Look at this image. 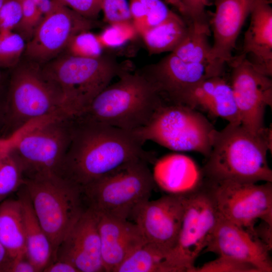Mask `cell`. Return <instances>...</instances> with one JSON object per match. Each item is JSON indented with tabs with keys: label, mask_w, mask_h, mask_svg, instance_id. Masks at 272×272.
<instances>
[{
	"label": "cell",
	"mask_w": 272,
	"mask_h": 272,
	"mask_svg": "<svg viewBox=\"0 0 272 272\" xmlns=\"http://www.w3.org/2000/svg\"><path fill=\"white\" fill-rule=\"evenodd\" d=\"M4 102L0 100V131L4 127Z\"/></svg>",
	"instance_id": "f6af8a7d"
},
{
	"label": "cell",
	"mask_w": 272,
	"mask_h": 272,
	"mask_svg": "<svg viewBox=\"0 0 272 272\" xmlns=\"http://www.w3.org/2000/svg\"><path fill=\"white\" fill-rule=\"evenodd\" d=\"M220 218L211 182L203 179L186 193L182 223L173 251L186 272H194L198 256L207 247Z\"/></svg>",
	"instance_id": "30bf717a"
},
{
	"label": "cell",
	"mask_w": 272,
	"mask_h": 272,
	"mask_svg": "<svg viewBox=\"0 0 272 272\" xmlns=\"http://www.w3.org/2000/svg\"><path fill=\"white\" fill-rule=\"evenodd\" d=\"M187 22L185 35L171 52L184 61L208 66L217 75L222 76L213 67L210 62L212 46L208 40L211 34L209 22L187 20Z\"/></svg>",
	"instance_id": "484cf974"
},
{
	"label": "cell",
	"mask_w": 272,
	"mask_h": 272,
	"mask_svg": "<svg viewBox=\"0 0 272 272\" xmlns=\"http://www.w3.org/2000/svg\"><path fill=\"white\" fill-rule=\"evenodd\" d=\"M41 67L59 94L63 110L71 117L80 114L122 72L112 58L102 55L86 58L66 54Z\"/></svg>",
	"instance_id": "277c9868"
},
{
	"label": "cell",
	"mask_w": 272,
	"mask_h": 272,
	"mask_svg": "<svg viewBox=\"0 0 272 272\" xmlns=\"http://www.w3.org/2000/svg\"><path fill=\"white\" fill-rule=\"evenodd\" d=\"M115 272H186L173 250L146 242L133 252Z\"/></svg>",
	"instance_id": "cb8c5ba5"
},
{
	"label": "cell",
	"mask_w": 272,
	"mask_h": 272,
	"mask_svg": "<svg viewBox=\"0 0 272 272\" xmlns=\"http://www.w3.org/2000/svg\"><path fill=\"white\" fill-rule=\"evenodd\" d=\"M64 5L81 15L94 20L101 12V0H60Z\"/></svg>",
	"instance_id": "74e56055"
},
{
	"label": "cell",
	"mask_w": 272,
	"mask_h": 272,
	"mask_svg": "<svg viewBox=\"0 0 272 272\" xmlns=\"http://www.w3.org/2000/svg\"><path fill=\"white\" fill-rule=\"evenodd\" d=\"M73 117L61 116L34 129L12 151L25 179L59 176L72 134Z\"/></svg>",
	"instance_id": "9c48e42d"
},
{
	"label": "cell",
	"mask_w": 272,
	"mask_h": 272,
	"mask_svg": "<svg viewBox=\"0 0 272 272\" xmlns=\"http://www.w3.org/2000/svg\"><path fill=\"white\" fill-rule=\"evenodd\" d=\"M22 167L12 152L0 159V203L23 185Z\"/></svg>",
	"instance_id": "83f0119b"
},
{
	"label": "cell",
	"mask_w": 272,
	"mask_h": 272,
	"mask_svg": "<svg viewBox=\"0 0 272 272\" xmlns=\"http://www.w3.org/2000/svg\"><path fill=\"white\" fill-rule=\"evenodd\" d=\"M209 181L218 212L224 219L255 237L257 221L272 222V182Z\"/></svg>",
	"instance_id": "8fae6325"
},
{
	"label": "cell",
	"mask_w": 272,
	"mask_h": 272,
	"mask_svg": "<svg viewBox=\"0 0 272 272\" xmlns=\"http://www.w3.org/2000/svg\"><path fill=\"white\" fill-rule=\"evenodd\" d=\"M271 152V128L258 134L241 124L228 123L216 130L211 151L201 168L203 178L212 182H272L267 159Z\"/></svg>",
	"instance_id": "7a4b0ae2"
},
{
	"label": "cell",
	"mask_w": 272,
	"mask_h": 272,
	"mask_svg": "<svg viewBox=\"0 0 272 272\" xmlns=\"http://www.w3.org/2000/svg\"><path fill=\"white\" fill-rule=\"evenodd\" d=\"M13 261L12 258L0 242V272H8Z\"/></svg>",
	"instance_id": "b9f144b4"
},
{
	"label": "cell",
	"mask_w": 272,
	"mask_h": 272,
	"mask_svg": "<svg viewBox=\"0 0 272 272\" xmlns=\"http://www.w3.org/2000/svg\"><path fill=\"white\" fill-rule=\"evenodd\" d=\"M1 79H2V75H1V73L0 71V82H1Z\"/></svg>",
	"instance_id": "7dc6e473"
},
{
	"label": "cell",
	"mask_w": 272,
	"mask_h": 272,
	"mask_svg": "<svg viewBox=\"0 0 272 272\" xmlns=\"http://www.w3.org/2000/svg\"><path fill=\"white\" fill-rule=\"evenodd\" d=\"M55 260L68 262L79 272L105 271L96 212L84 211L59 245Z\"/></svg>",
	"instance_id": "9a60e30c"
},
{
	"label": "cell",
	"mask_w": 272,
	"mask_h": 272,
	"mask_svg": "<svg viewBox=\"0 0 272 272\" xmlns=\"http://www.w3.org/2000/svg\"><path fill=\"white\" fill-rule=\"evenodd\" d=\"M137 34L132 22H123L108 24L97 35L103 48H113L124 45Z\"/></svg>",
	"instance_id": "4dcf8cb0"
},
{
	"label": "cell",
	"mask_w": 272,
	"mask_h": 272,
	"mask_svg": "<svg viewBox=\"0 0 272 272\" xmlns=\"http://www.w3.org/2000/svg\"><path fill=\"white\" fill-rule=\"evenodd\" d=\"M6 0H0V8Z\"/></svg>",
	"instance_id": "bcb514c9"
},
{
	"label": "cell",
	"mask_w": 272,
	"mask_h": 272,
	"mask_svg": "<svg viewBox=\"0 0 272 272\" xmlns=\"http://www.w3.org/2000/svg\"><path fill=\"white\" fill-rule=\"evenodd\" d=\"M257 1L214 0L215 12L209 22L214 36L210 60L219 73L222 74L225 63L233 59L238 37Z\"/></svg>",
	"instance_id": "e0dca14e"
},
{
	"label": "cell",
	"mask_w": 272,
	"mask_h": 272,
	"mask_svg": "<svg viewBox=\"0 0 272 272\" xmlns=\"http://www.w3.org/2000/svg\"><path fill=\"white\" fill-rule=\"evenodd\" d=\"M143 145L131 131L74 117L59 176L83 188L128 162L150 161Z\"/></svg>",
	"instance_id": "6da1fadb"
},
{
	"label": "cell",
	"mask_w": 272,
	"mask_h": 272,
	"mask_svg": "<svg viewBox=\"0 0 272 272\" xmlns=\"http://www.w3.org/2000/svg\"><path fill=\"white\" fill-rule=\"evenodd\" d=\"M166 4L171 5L176 9L183 16L185 17V10L181 0H162Z\"/></svg>",
	"instance_id": "ee69618b"
},
{
	"label": "cell",
	"mask_w": 272,
	"mask_h": 272,
	"mask_svg": "<svg viewBox=\"0 0 272 272\" xmlns=\"http://www.w3.org/2000/svg\"><path fill=\"white\" fill-rule=\"evenodd\" d=\"M185 10L187 20L193 22L208 21L207 7L212 4L211 0H181Z\"/></svg>",
	"instance_id": "f35d334b"
},
{
	"label": "cell",
	"mask_w": 272,
	"mask_h": 272,
	"mask_svg": "<svg viewBox=\"0 0 272 272\" xmlns=\"http://www.w3.org/2000/svg\"><path fill=\"white\" fill-rule=\"evenodd\" d=\"M96 214L104 271L115 272L126 259L146 241L134 222Z\"/></svg>",
	"instance_id": "d6986e66"
},
{
	"label": "cell",
	"mask_w": 272,
	"mask_h": 272,
	"mask_svg": "<svg viewBox=\"0 0 272 272\" xmlns=\"http://www.w3.org/2000/svg\"><path fill=\"white\" fill-rule=\"evenodd\" d=\"M229 64L230 84L241 124L253 133H260L265 128L266 108L272 104L271 77L259 71L246 56H234Z\"/></svg>",
	"instance_id": "4fadbf2b"
},
{
	"label": "cell",
	"mask_w": 272,
	"mask_h": 272,
	"mask_svg": "<svg viewBox=\"0 0 272 272\" xmlns=\"http://www.w3.org/2000/svg\"><path fill=\"white\" fill-rule=\"evenodd\" d=\"M170 102L221 118L228 123L241 124L231 86L222 76L209 78L187 88Z\"/></svg>",
	"instance_id": "ac0fdd59"
},
{
	"label": "cell",
	"mask_w": 272,
	"mask_h": 272,
	"mask_svg": "<svg viewBox=\"0 0 272 272\" xmlns=\"http://www.w3.org/2000/svg\"><path fill=\"white\" fill-rule=\"evenodd\" d=\"M271 249L244 229L220 215L209 242L202 252L230 257L250 264L259 272L272 271Z\"/></svg>",
	"instance_id": "2e32d148"
},
{
	"label": "cell",
	"mask_w": 272,
	"mask_h": 272,
	"mask_svg": "<svg viewBox=\"0 0 272 272\" xmlns=\"http://www.w3.org/2000/svg\"><path fill=\"white\" fill-rule=\"evenodd\" d=\"M40 124L39 119H33L12 133L0 137V159L11 153L25 135Z\"/></svg>",
	"instance_id": "d590c367"
},
{
	"label": "cell",
	"mask_w": 272,
	"mask_h": 272,
	"mask_svg": "<svg viewBox=\"0 0 272 272\" xmlns=\"http://www.w3.org/2000/svg\"><path fill=\"white\" fill-rule=\"evenodd\" d=\"M22 15L21 21L14 31L28 41L40 22L43 15L31 0H21Z\"/></svg>",
	"instance_id": "1f68e13d"
},
{
	"label": "cell",
	"mask_w": 272,
	"mask_h": 272,
	"mask_svg": "<svg viewBox=\"0 0 272 272\" xmlns=\"http://www.w3.org/2000/svg\"><path fill=\"white\" fill-rule=\"evenodd\" d=\"M22 15L21 0H6L0 8V32L14 31Z\"/></svg>",
	"instance_id": "e575fe53"
},
{
	"label": "cell",
	"mask_w": 272,
	"mask_h": 272,
	"mask_svg": "<svg viewBox=\"0 0 272 272\" xmlns=\"http://www.w3.org/2000/svg\"><path fill=\"white\" fill-rule=\"evenodd\" d=\"M119 76L76 116L128 131L145 125L163 98L143 73L122 72Z\"/></svg>",
	"instance_id": "3957f363"
},
{
	"label": "cell",
	"mask_w": 272,
	"mask_h": 272,
	"mask_svg": "<svg viewBox=\"0 0 272 272\" xmlns=\"http://www.w3.org/2000/svg\"><path fill=\"white\" fill-rule=\"evenodd\" d=\"M95 22L60 0H51L50 9L43 16L32 37L26 44L24 53L32 62L46 63L65 50L76 34L96 26Z\"/></svg>",
	"instance_id": "7c38bea8"
},
{
	"label": "cell",
	"mask_w": 272,
	"mask_h": 272,
	"mask_svg": "<svg viewBox=\"0 0 272 272\" xmlns=\"http://www.w3.org/2000/svg\"><path fill=\"white\" fill-rule=\"evenodd\" d=\"M216 131L201 112L163 101L145 125L131 131L142 144L150 141L175 151L197 152L206 158Z\"/></svg>",
	"instance_id": "8992f818"
},
{
	"label": "cell",
	"mask_w": 272,
	"mask_h": 272,
	"mask_svg": "<svg viewBox=\"0 0 272 272\" xmlns=\"http://www.w3.org/2000/svg\"><path fill=\"white\" fill-rule=\"evenodd\" d=\"M24 186L51 243V263L59 245L87 208L82 188L57 175L25 179Z\"/></svg>",
	"instance_id": "52a82bcc"
},
{
	"label": "cell",
	"mask_w": 272,
	"mask_h": 272,
	"mask_svg": "<svg viewBox=\"0 0 272 272\" xmlns=\"http://www.w3.org/2000/svg\"><path fill=\"white\" fill-rule=\"evenodd\" d=\"M16 192L22 208L26 255L38 271H43L51 261V243L37 217L24 184Z\"/></svg>",
	"instance_id": "603a6c76"
},
{
	"label": "cell",
	"mask_w": 272,
	"mask_h": 272,
	"mask_svg": "<svg viewBox=\"0 0 272 272\" xmlns=\"http://www.w3.org/2000/svg\"><path fill=\"white\" fill-rule=\"evenodd\" d=\"M187 22L172 12L163 22L147 29L140 35L152 54L173 51L186 34Z\"/></svg>",
	"instance_id": "4316f807"
},
{
	"label": "cell",
	"mask_w": 272,
	"mask_h": 272,
	"mask_svg": "<svg viewBox=\"0 0 272 272\" xmlns=\"http://www.w3.org/2000/svg\"><path fill=\"white\" fill-rule=\"evenodd\" d=\"M143 74L154 85L161 97L169 101L187 88L218 76L209 66L184 61L172 52Z\"/></svg>",
	"instance_id": "ffe728a7"
},
{
	"label": "cell",
	"mask_w": 272,
	"mask_h": 272,
	"mask_svg": "<svg viewBox=\"0 0 272 272\" xmlns=\"http://www.w3.org/2000/svg\"><path fill=\"white\" fill-rule=\"evenodd\" d=\"M186 198V193H168L139 206L131 218L146 242L165 250H174L182 223Z\"/></svg>",
	"instance_id": "5bb4252c"
},
{
	"label": "cell",
	"mask_w": 272,
	"mask_h": 272,
	"mask_svg": "<svg viewBox=\"0 0 272 272\" xmlns=\"http://www.w3.org/2000/svg\"><path fill=\"white\" fill-rule=\"evenodd\" d=\"M31 62L17 65L10 79L3 107V129L7 130L8 134L36 118L51 115L70 117L41 66Z\"/></svg>",
	"instance_id": "ba28073f"
},
{
	"label": "cell",
	"mask_w": 272,
	"mask_h": 272,
	"mask_svg": "<svg viewBox=\"0 0 272 272\" xmlns=\"http://www.w3.org/2000/svg\"><path fill=\"white\" fill-rule=\"evenodd\" d=\"M8 272H38L27 255L13 260Z\"/></svg>",
	"instance_id": "ab89813d"
},
{
	"label": "cell",
	"mask_w": 272,
	"mask_h": 272,
	"mask_svg": "<svg viewBox=\"0 0 272 272\" xmlns=\"http://www.w3.org/2000/svg\"><path fill=\"white\" fill-rule=\"evenodd\" d=\"M43 272H79L71 263L63 261L55 260L48 264Z\"/></svg>",
	"instance_id": "60d3db41"
},
{
	"label": "cell",
	"mask_w": 272,
	"mask_h": 272,
	"mask_svg": "<svg viewBox=\"0 0 272 272\" xmlns=\"http://www.w3.org/2000/svg\"><path fill=\"white\" fill-rule=\"evenodd\" d=\"M103 49L97 34L86 30L74 36L65 50L72 56L96 58L102 56Z\"/></svg>",
	"instance_id": "f546056e"
},
{
	"label": "cell",
	"mask_w": 272,
	"mask_h": 272,
	"mask_svg": "<svg viewBox=\"0 0 272 272\" xmlns=\"http://www.w3.org/2000/svg\"><path fill=\"white\" fill-rule=\"evenodd\" d=\"M149 160L128 162L82 188L87 208L97 213L129 220L150 199L156 185Z\"/></svg>",
	"instance_id": "5b68a950"
},
{
	"label": "cell",
	"mask_w": 272,
	"mask_h": 272,
	"mask_svg": "<svg viewBox=\"0 0 272 272\" xmlns=\"http://www.w3.org/2000/svg\"><path fill=\"white\" fill-rule=\"evenodd\" d=\"M250 23L244 34L242 51L261 72L272 75V8L269 0H258L251 13Z\"/></svg>",
	"instance_id": "44dd1931"
},
{
	"label": "cell",
	"mask_w": 272,
	"mask_h": 272,
	"mask_svg": "<svg viewBox=\"0 0 272 272\" xmlns=\"http://www.w3.org/2000/svg\"><path fill=\"white\" fill-rule=\"evenodd\" d=\"M101 8L104 21L108 24L132 22L127 0H101Z\"/></svg>",
	"instance_id": "836d02e7"
},
{
	"label": "cell",
	"mask_w": 272,
	"mask_h": 272,
	"mask_svg": "<svg viewBox=\"0 0 272 272\" xmlns=\"http://www.w3.org/2000/svg\"><path fill=\"white\" fill-rule=\"evenodd\" d=\"M0 242L13 260L26 255L22 208L18 197L0 203Z\"/></svg>",
	"instance_id": "d4e9b609"
},
{
	"label": "cell",
	"mask_w": 272,
	"mask_h": 272,
	"mask_svg": "<svg viewBox=\"0 0 272 272\" xmlns=\"http://www.w3.org/2000/svg\"><path fill=\"white\" fill-rule=\"evenodd\" d=\"M141 1L144 5L147 12L144 28L141 33L163 22L172 12L162 0Z\"/></svg>",
	"instance_id": "8d00e7d4"
},
{
	"label": "cell",
	"mask_w": 272,
	"mask_h": 272,
	"mask_svg": "<svg viewBox=\"0 0 272 272\" xmlns=\"http://www.w3.org/2000/svg\"><path fill=\"white\" fill-rule=\"evenodd\" d=\"M25 40L14 31L0 32V69L16 66L23 53Z\"/></svg>",
	"instance_id": "f1b7e54d"
},
{
	"label": "cell",
	"mask_w": 272,
	"mask_h": 272,
	"mask_svg": "<svg viewBox=\"0 0 272 272\" xmlns=\"http://www.w3.org/2000/svg\"><path fill=\"white\" fill-rule=\"evenodd\" d=\"M43 16L46 14L51 7V0H31Z\"/></svg>",
	"instance_id": "7bdbcfd3"
},
{
	"label": "cell",
	"mask_w": 272,
	"mask_h": 272,
	"mask_svg": "<svg viewBox=\"0 0 272 272\" xmlns=\"http://www.w3.org/2000/svg\"><path fill=\"white\" fill-rule=\"evenodd\" d=\"M194 272H259L253 265L223 256L195 267Z\"/></svg>",
	"instance_id": "d6a6232c"
},
{
	"label": "cell",
	"mask_w": 272,
	"mask_h": 272,
	"mask_svg": "<svg viewBox=\"0 0 272 272\" xmlns=\"http://www.w3.org/2000/svg\"><path fill=\"white\" fill-rule=\"evenodd\" d=\"M156 184L168 194H184L202 183L201 168L189 157L172 154L159 161L153 173Z\"/></svg>",
	"instance_id": "7402d4cb"
}]
</instances>
